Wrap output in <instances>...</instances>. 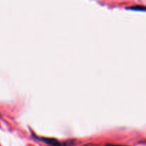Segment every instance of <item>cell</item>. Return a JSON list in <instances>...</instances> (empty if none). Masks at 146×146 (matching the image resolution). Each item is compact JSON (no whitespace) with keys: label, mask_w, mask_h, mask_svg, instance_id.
<instances>
[{"label":"cell","mask_w":146,"mask_h":146,"mask_svg":"<svg viewBox=\"0 0 146 146\" xmlns=\"http://www.w3.org/2000/svg\"><path fill=\"white\" fill-rule=\"evenodd\" d=\"M42 141L48 145H51L53 146L59 144V142L57 140L54 139V138H43Z\"/></svg>","instance_id":"cell-1"},{"label":"cell","mask_w":146,"mask_h":146,"mask_svg":"<svg viewBox=\"0 0 146 146\" xmlns=\"http://www.w3.org/2000/svg\"><path fill=\"white\" fill-rule=\"evenodd\" d=\"M129 9H130L135 10V11H146V7L141 5L133 6V7H131Z\"/></svg>","instance_id":"cell-2"},{"label":"cell","mask_w":146,"mask_h":146,"mask_svg":"<svg viewBox=\"0 0 146 146\" xmlns=\"http://www.w3.org/2000/svg\"><path fill=\"white\" fill-rule=\"evenodd\" d=\"M106 146H125V145H107Z\"/></svg>","instance_id":"cell-3"}]
</instances>
